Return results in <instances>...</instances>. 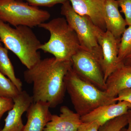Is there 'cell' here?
<instances>
[{
  "label": "cell",
  "mask_w": 131,
  "mask_h": 131,
  "mask_svg": "<svg viewBox=\"0 0 131 131\" xmlns=\"http://www.w3.org/2000/svg\"><path fill=\"white\" fill-rule=\"evenodd\" d=\"M72 66L71 61H58L54 57L41 59L25 71V81L33 84L34 102L48 103L51 108L62 103L66 91L64 77Z\"/></svg>",
  "instance_id": "cell-1"
},
{
  "label": "cell",
  "mask_w": 131,
  "mask_h": 131,
  "mask_svg": "<svg viewBox=\"0 0 131 131\" xmlns=\"http://www.w3.org/2000/svg\"><path fill=\"white\" fill-rule=\"evenodd\" d=\"M31 28L24 26L13 28L0 20V41L27 69L41 59L38 50L42 44Z\"/></svg>",
  "instance_id": "cell-2"
},
{
  "label": "cell",
  "mask_w": 131,
  "mask_h": 131,
  "mask_svg": "<svg viewBox=\"0 0 131 131\" xmlns=\"http://www.w3.org/2000/svg\"><path fill=\"white\" fill-rule=\"evenodd\" d=\"M64 81L76 113L81 117L100 106L117 102L105 91L79 77L72 68L66 75Z\"/></svg>",
  "instance_id": "cell-3"
},
{
  "label": "cell",
  "mask_w": 131,
  "mask_h": 131,
  "mask_svg": "<svg viewBox=\"0 0 131 131\" xmlns=\"http://www.w3.org/2000/svg\"><path fill=\"white\" fill-rule=\"evenodd\" d=\"M49 31L48 42L42 44L40 49L52 54L56 61H71V59L81 47L74 31L64 18L58 17L39 26Z\"/></svg>",
  "instance_id": "cell-4"
},
{
  "label": "cell",
  "mask_w": 131,
  "mask_h": 131,
  "mask_svg": "<svg viewBox=\"0 0 131 131\" xmlns=\"http://www.w3.org/2000/svg\"><path fill=\"white\" fill-rule=\"evenodd\" d=\"M50 17L49 12L21 0H0V20L14 27L39 26Z\"/></svg>",
  "instance_id": "cell-5"
},
{
  "label": "cell",
  "mask_w": 131,
  "mask_h": 131,
  "mask_svg": "<svg viewBox=\"0 0 131 131\" xmlns=\"http://www.w3.org/2000/svg\"><path fill=\"white\" fill-rule=\"evenodd\" d=\"M61 13L76 34L82 49L102 59V50L97 38V33L101 29L89 17L76 13L69 1L62 4Z\"/></svg>",
  "instance_id": "cell-6"
},
{
  "label": "cell",
  "mask_w": 131,
  "mask_h": 131,
  "mask_svg": "<svg viewBox=\"0 0 131 131\" xmlns=\"http://www.w3.org/2000/svg\"><path fill=\"white\" fill-rule=\"evenodd\" d=\"M101 59L81 48L71 59L72 68L82 80L105 91L106 81L102 68Z\"/></svg>",
  "instance_id": "cell-7"
},
{
  "label": "cell",
  "mask_w": 131,
  "mask_h": 131,
  "mask_svg": "<svg viewBox=\"0 0 131 131\" xmlns=\"http://www.w3.org/2000/svg\"><path fill=\"white\" fill-rule=\"evenodd\" d=\"M98 43L101 48L102 68L106 81L108 77L122 63L118 62V54L121 38H117L108 31L100 30L97 34Z\"/></svg>",
  "instance_id": "cell-8"
},
{
  "label": "cell",
  "mask_w": 131,
  "mask_h": 131,
  "mask_svg": "<svg viewBox=\"0 0 131 131\" xmlns=\"http://www.w3.org/2000/svg\"><path fill=\"white\" fill-rule=\"evenodd\" d=\"M13 100V106L8 111L5 120V125L0 131H21L24 126L22 115L34 102L32 96L24 90L20 91Z\"/></svg>",
  "instance_id": "cell-9"
},
{
  "label": "cell",
  "mask_w": 131,
  "mask_h": 131,
  "mask_svg": "<svg viewBox=\"0 0 131 131\" xmlns=\"http://www.w3.org/2000/svg\"><path fill=\"white\" fill-rule=\"evenodd\" d=\"M73 9L81 15L89 17L96 27L106 31L105 21L106 0H68Z\"/></svg>",
  "instance_id": "cell-10"
},
{
  "label": "cell",
  "mask_w": 131,
  "mask_h": 131,
  "mask_svg": "<svg viewBox=\"0 0 131 131\" xmlns=\"http://www.w3.org/2000/svg\"><path fill=\"white\" fill-rule=\"evenodd\" d=\"M131 109V104L126 101L100 106L91 112L81 117L82 122L96 121L100 126L108 121L126 114Z\"/></svg>",
  "instance_id": "cell-11"
},
{
  "label": "cell",
  "mask_w": 131,
  "mask_h": 131,
  "mask_svg": "<svg viewBox=\"0 0 131 131\" xmlns=\"http://www.w3.org/2000/svg\"><path fill=\"white\" fill-rule=\"evenodd\" d=\"M59 115L52 114L43 131H77L81 124V116L68 107H61Z\"/></svg>",
  "instance_id": "cell-12"
},
{
  "label": "cell",
  "mask_w": 131,
  "mask_h": 131,
  "mask_svg": "<svg viewBox=\"0 0 131 131\" xmlns=\"http://www.w3.org/2000/svg\"><path fill=\"white\" fill-rule=\"evenodd\" d=\"M48 103L33 102L27 112V122L21 131H43L52 114Z\"/></svg>",
  "instance_id": "cell-13"
},
{
  "label": "cell",
  "mask_w": 131,
  "mask_h": 131,
  "mask_svg": "<svg viewBox=\"0 0 131 131\" xmlns=\"http://www.w3.org/2000/svg\"><path fill=\"white\" fill-rule=\"evenodd\" d=\"M106 84L105 91L112 98H116L122 90L131 88V65L123 63L108 77Z\"/></svg>",
  "instance_id": "cell-14"
},
{
  "label": "cell",
  "mask_w": 131,
  "mask_h": 131,
  "mask_svg": "<svg viewBox=\"0 0 131 131\" xmlns=\"http://www.w3.org/2000/svg\"><path fill=\"white\" fill-rule=\"evenodd\" d=\"M117 0H106L105 21L106 31L117 38H121L127 24L119 10Z\"/></svg>",
  "instance_id": "cell-15"
},
{
  "label": "cell",
  "mask_w": 131,
  "mask_h": 131,
  "mask_svg": "<svg viewBox=\"0 0 131 131\" xmlns=\"http://www.w3.org/2000/svg\"><path fill=\"white\" fill-rule=\"evenodd\" d=\"M8 50L0 43V71L7 76L20 92L22 91V83L15 75L13 66L8 57Z\"/></svg>",
  "instance_id": "cell-16"
},
{
  "label": "cell",
  "mask_w": 131,
  "mask_h": 131,
  "mask_svg": "<svg viewBox=\"0 0 131 131\" xmlns=\"http://www.w3.org/2000/svg\"><path fill=\"white\" fill-rule=\"evenodd\" d=\"M131 52V25L126 28L121 38L118 54V62L123 63L124 59Z\"/></svg>",
  "instance_id": "cell-17"
},
{
  "label": "cell",
  "mask_w": 131,
  "mask_h": 131,
  "mask_svg": "<svg viewBox=\"0 0 131 131\" xmlns=\"http://www.w3.org/2000/svg\"><path fill=\"white\" fill-rule=\"evenodd\" d=\"M20 92L12 81L0 71V96L13 99Z\"/></svg>",
  "instance_id": "cell-18"
},
{
  "label": "cell",
  "mask_w": 131,
  "mask_h": 131,
  "mask_svg": "<svg viewBox=\"0 0 131 131\" xmlns=\"http://www.w3.org/2000/svg\"><path fill=\"white\" fill-rule=\"evenodd\" d=\"M127 124L126 113L108 121L100 127L98 131H120Z\"/></svg>",
  "instance_id": "cell-19"
},
{
  "label": "cell",
  "mask_w": 131,
  "mask_h": 131,
  "mask_svg": "<svg viewBox=\"0 0 131 131\" xmlns=\"http://www.w3.org/2000/svg\"><path fill=\"white\" fill-rule=\"evenodd\" d=\"M119 7L121 8V12L125 16L127 25H131V0H117Z\"/></svg>",
  "instance_id": "cell-20"
},
{
  "label": "cell",
  "mask_w": 131,
  "mask_h": 131,
  "mask_svg": "<svg viewBox=\"0 0 131 131\" xmlns=\"http://www.w3.org/2000/svg\"><path fill=\"white\" fill-rule=\"evenodd\" d=\"M29 5L33 6L51 7L57 4H62L68 0H26Z\"/></svg>",
  "instance_id": "cell-21"
},
{
  "label": "cell",
  "mask_w": 131,
  "mask_h": 131,
  "mask_svg": "<svg viewBox=\"0 0 131 131\" xmlns=\"http://www.w3.org/2000/svg\"><path fill=\"white\" fill-rule=\"evenodd\" d=\"M14 104L12 98L0 96V120L5 113L12 109Z\"/></svg>",
  "instance_id": "cell-22"
},
{
  "label": "cell",
  "mask_w": 131,
  "mask_h": 131,
  "mask_svg": "<svg viewBox=\"0 0 131 131\" xmlns=\"http://www.w3.org/2000/svg\"><path fill=\"white\" fill-rule=\"evenodd\" d=\"M100 125L96 121L82 122L77 131H98Z\"/></svg>",
  "instance_id": "cell-23"
},
{
  "label": "cell",
  "mask_w": 131,
  "mask_h": 131,
  "mask_svg": "<svg viewBox=\"0 0 131 131\" xmlns=\"http://www.w3.org/2000/svg\"><path fill=\"white\" fill-rule=\"evenodd\" d=\"M116 102L120 101H126L131 104V88L124 90L121 91L117 97L115 98Z\"/></svg>",
  "instance_id": "cell-24"
},
{
  "label": "cell",
  "mask_w": 131,
  "mask_h": 131,
  "mask_svg": "<svg viewBox=\"0 0 131 131\" xmlns=\"http://www.w3.org/2000/svg\"><path fill=\"white\" fill-rule=\"evenodd\" d=\"M127 119H128V127L122 128L120 131H131V109L129 110L127 113Z\"/></svg>",
  "instance_id": "cell-25"
},
{
  "label": "cell",
  "mask_w": 131,
  "mask_h": 131,
  "mask_svg": "<svg viewBox=\"0 0 131 131\" xmlns=\"http://www.w3.org/2000/svg\"><path fill=\"white\" fill-rule=\"evenodd\" d=\"M123 63L126 65H131V52L123 60Z\"/></svg>",
  "instance_id": "cell-26"
},
{
  "label": "cell",
  "mask_w": 131,
  "mask_h": 131,
  "mask_svg": "<svg viewBox=\"0 0 131 131\" xmlns=\"http://www.w3.org/2000/svg\"><path fill=\"white\" fill-rule=\"evenodd\" d=\"M0 43H1V41H0Z\"/></svg>",
  "instance_id": "cell-27"
}]
</instances>
